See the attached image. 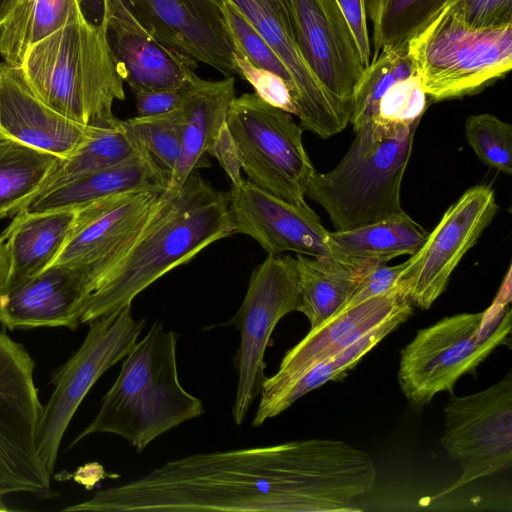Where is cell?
I'll return each mask as SVG.
<instances>
[{"label": "cell", "instance_id": "21", "mask_svg": "<svg viewBox=\"0 0 512 512\" xmlns=\"http://www.w3.org/2000/svg\"><path fill=\"white\" fill-rule=\"evenodd\" d=\"M102 129L55 111L34 93L21 66L0 63V138L65 159Z\"/></svg>", "mask_w": 512, "mask_h": 512}, {"label": "cell", "instance_id": "12", "mask_svg": "<svg viewBox=\"0 0 512 512\" xmlns=\"http://www.w3.org/2000/svg\"><path fill=\"white\" fill-rule=\"evenodd\" d=\"M299 280L296 258L268 256L252 272L244 300L226 325L240 332V346L234 358L238 375L232 416L241 425L266 379L264 354L278 322L297 311Z\"/></svg>", "mask_w": 512, "mask_h": 512}, {"label": "cell", "instance_id": "9", "mask_svg": "<svg viewBox=\"0 0 512 512\" xmlns=\"http://www.w3.org/2000/svg\"><path fill=\"white\" fill-rule=\"evenodd\" d=\"M35 361L0 331V511L13 493L49 496L50 474L37 447L43 405L34 381Z\"/></svg>", "mask_w": 512, "mask_h": 512}, {"label": "cell", "instance_id": "35", "mask_svg": "<svg viewBox=\"0 0 512 512\" xmlns=\"http://www.w3.org/2000/svg\"><path fill=\"white\" fill-rule=\"evenodd\" d=\"M465 137L477 158L503 174L512 173V126L489 113L467 117Z\"/></svg>", "mask_w": 512, "mask_h": 512}, {"label": "cell", "instance_id": "30", "mask_svg": "<svg viewBox=\"0 0 512 512\" xmlns=\"http://www.w3.org/2000/svg\"><path fill=\"white\" fill-rule=\"evenodd\" d=\"M413 308H407L363 335L356 342L338 354L325 359L306 371L296 381L283 389L269 402L258 405L252 420L253 427H259L265 421L278 416L295 401L308 392L322 386L328 381L343 377L364 355L373 349L390 332L408 320Z\"/></svg>", "mask_w": 512, "mask_h": 512}, {"label": "cell", "instance_id": "39", "mask_svg": "<svg viewBox=\"0 0 512 512\" xmlns=\"http://www.w3.org/2000/svg\"><path fill=\"white\" fill-rule=\"evenodd\" d=\"M403 267L404 262L395 266H388L387 263H379L371 266L343 309H347L395 289Z\"/></svg>", "mask_w": 512, "mask_h": 512}, {"label": "cell", "instance_id": "24", "mask_svg": "<svg viewBox=\"0 0 512 512\" xmlns=\"http://www.w3.org/2000/svg\"><path fill=\"white\" fill-rule=\"evenodd\" d=\"M79 206L18 212L0 234L9 259L5 289L48 268L67 242ZM4 289V290H5Z\"/></svg>", "mask_w": 512, "mask_h": 512}, {"label": "cell", "instance_id": "44", "mask_svg": "<svg viewBox=\"0 0 512 512\" xmlns=\"http://www.w3.org/2000/svg\"><path fill=\"white\" fill-rule=\"evenodd\" d=\"M20 0H0V26L8 19Z\"/></svg>", "mask_w": 512, "mask_h": 512}, {"label": "cell", "instance_id": "42", "mask_svg": "<svg viewBox=\"0 0 512 512\" xmlns=\"http://www.w3.org/2000/svg\"><path fill=\"white\" fill-rule=\"evenodd\" d=\"M185 91L186 90L166 89L136 93L137 116H155L174 110L182 103Z\"/></svg>", "mask_w": 512, "mask_h": 512}, {"label": "cell", "instance_id": "45", "mask_svg": "<svg viewBox=\"0 0 512 512\" xmlns=\"http://www.w3.org/2000/svg\"><path fill=\"white\" fill-rule=\"evenodd\" d=\"M79 1L82 3V1H83V0H79ZM105 1H106V0H101L102 8H103V4H104V2H105Z\"/></svg>", "mask_w": 512, "mask_h": 512}, {"label": "cell", "instance_id": "7", "mask_svg": "<svg viewBox=\"0 0 512 512\" xmlns=\"http://www.w3.org/2000/svg\"><path fill=\"white\" fill-rule=\"evenodd\" d=\"M430 101L476 94L510 72L512 25L474 29L446 8L410 43Z\"/></svg>", "mask_w": 512, "mask_h": 512}, {"label": "cell", "instance_id": "5", "mask_svg": "<svg viewBox=\"0 0 512 512\" xmlns=\"http://www.w3.org/2000/svg\"><path fill=\"white\" fill-rule=\"evenodd\" d=\"M419 122L368 121L355 131L334 169L310 178L305 196L328 214L335 230H351L404 213L400 200Z\"/></svg>", "mask_w": 512, "mask_h": 512}, {"label": "cell", "instance_id": "1", "mask_svg": "<svg viewBox=\"0 0 512 512\" xmlns=\"http://www.w3.org/2000/svg\"><path fill=\"white\" fill-rule=\"evenodd\" d=\"M376 477L366 452L309 439L175 459L64 510L355 512Z\"/></svg>", "mask_w": 512, "mask_h": 512}, {"label": "cell", "instance_id": "25", "mask_svg": "<svg viewBox=\"0 0 512 512\" xmlns=\"http://www.w3.org/2000/svg\"><path fill=\"white\" fill-rule=\"evenodd\" d=\"M234 98L235 77L217 81L199 78L186 89L181 103L185 114L181 154L163 193L178 191L191 173L209 166L205 154L226 123L227 111Z\"/></svg>", "mask_w": 512, "mask_h": 512}, {"label": "cell", "instance_id": "23", "mask_svg": "<svg viewBox=\"0 0 512 512\" xmlns=\"http://www.w3.org/2000/svg\"><path fill=\"white\" fill-rule=\"evenodd\" d=\"M83 293L67 269L49 266L0 294V323L16 329L65 327L76 330Z\"/></svg>", "mask_w": 512, "mask_h": 512}, {"label": "cell", "instance_id": "34", "mask_svg": "<svg viewBox=\"0 0 512 512\" xmlns=\"http://www.w3.org/2000/svg\"><path fill=\"white\" fill-rule=\"evenodd\" d=\"M122 123L155 162L171 174L182 149L185 126L182 105L164 114L136 116Z\"/></svg>", "mask_w": 512, "mask_h": 512}, {"label": "cell", "instance_id": "46", "mask_svg": "<svg viewBox=\"0 0 512 512\" xmlns=\"http://www.w3.org/2000/svg\"><path fill=\"white\" fill-rule=\"evenodd\" d=\"M22 1H25V0H20V2H22Z\"/></svg>", "mask_w": 512, "mask_h": 512}, {"label": "cell", "instance_id": "2", "mask_svg": "<svg viewBox=\"0 0 512 512\" xmlns=\"http://www.w3.org/2000/svg\"><path fill=\"white\" fill-rule=\"evenodd\" d=\"M231 234L227 194L194 171L178 191L161 194L142 234L83 301L81 324L132 304L167 272Z\"/></svg>", "mask_w": 512, "mask_h": 512}, {"label": "cell", "instance_id": "18", "mask_svg": "<svg viewBox=\"0 0 512 512\" xmlns=\"http://www.w3.org/2000/svg\"><path fill=\"white\" fill-rule=\"evenodd\" d=\"M298 45L308 67L336 99L352 105L366 67L334 0H289Z\"/></svg>", "mask_w": 512, "mask_h": 512}, {"label": "cell", "instance_id": "14", "mask_svg": "<svg viewBox=\"0 0 512 512\" xmlns=\"http://www.w3.org/2000/svg\"><path fill=\"white\" fill-rule=\"evenodd\" d=\"M498 212L494 190L480 184L467 189L404 262L397 286L420 309H428L445 291L452 272L477 243Z\"/></svg>", "mask_w": 512, "mask_h": 512}, {"label": "cell", "instance_id": "11", "mask_svg": "<svg viewBox=\"0 0 512 512\" xmlns=\"http://www.w3.org/2000/svg\"><path fill=\"white\" fill-rule=\"evenodd\" d=\"M162 193L129 190L79 206L72 232L50 266L68 270L83 301L142 234Z\"/></svg>", "mask_w": 512, "mask_h": 512}, {"label": "cell", "instance_id": "27", "mask_svg": "<svg viewBox=\"0 0 512 512\" xmlns=\"http://www.w3.org/2000/svg\"><path fill=\"white\" fill-rule=\"evenodd\" d=\"M428 232L406 212L351 230L329 231L331 256L345 263L368 267L414 254Z\"/></svg>", "mask_w": 512, "mask_h": 512}, {"label": "cell", "instance_id": "8", "mask_svg": "<svg viewBox=\"0 0 512 512\" xmlns=\"http://www.w3.org/2000/svg\"><path fill=\"white\" fill-rule=\"evenodd\" d=\"M226 124L249 182L289 203L307 204L305 190L316 170L290 113L244 93L230 103Z\"/></svg>", "mask_w": 512, "mask_h": 512}, {"label": "cell", "instance_id": "19", "mask_svg": "<svg viewBox=\"0 0 512 512\" xmlns=\"http://www.w3.org/2000/svg\"><path fill=\"white\" fill-rule=\"evenodd\" d=\"M107 40L120 75L134 94L149 90H186L200 77L197 62L152 36L121 3L107 0Z\"/></svg>", "mask_w": 512, "mask_h": 512}, {"label": "cell", "instance_id": "36", "mask_svg": "<svg viewBox=\"0 0 512 512\" xmlns=\"http://www.w3.org/2000/svg\"><path fill=\"white\" fill-rule=\"evenodd\" d=\"M220 2L235 45V56L242 55L251 65L278 75L288 85L294 100L292 79L276 54L230 0Z\"/></svg>", "mask_w": 512, "mask_h": 512}, {"label": "cell", "instance_id": "6", "mask_svg": "<svg viewBox=\"0 0 512 512\" xmlns=\"http://www.w3.org/2000/svg\"><path fill=\"white\" fill-rule=\"evenodd\" d=\"M510 292V289L506 293ZM500 291L485 311L445 317L420 329L400 353L398 381L406 399L422 408L476 367L511 331V310Z\"/></svg>", "mask_w": 512, "mask_h": 512}, {"label": "cell", "instance_id": "29", "mask_svg": "<svg viewBox=\"0 0 512 512\" xmlns=\"http://www.w3.org/2000/svg\"><path fill=\"white\" fill-rule=\"evenodd\" d=\"M63 158L0 138V221L27 209L44 192Z\"/></svg>", "mask_w": 512, "mask_h": 512}, {"label": "cell", "instance_id": "10", "mask_svg": "<svg viewBox=\"0 0 512 512\" xmlns=\"http://www.w3.org/2000/svg\"><path fill=\"white\" fill-rule=\"evenodd\" d=\"M88 325V333L80 347L53 373L54 390L43 406L37 447L50 475L61 440L79 405L96 381L129 353L146 321L134 319L132 304H128Z\"/></svg>", "mask_w": 512, "mask_h": 512}, {"label": "cell", "instance_id": "40", "mask_svg": "<svg viewBox=\"0 0 512 512\" xmlns=\"http://www.w3.org/2000/svg\"><path fill=\"white\" fill-rule=\"evenodd\" d=\"M355 38L363 65L371 61V44L367 26L366 0H334Z\"/></svg>", "mask_w": 512, "mask_h": 512}, {"label": "cell", "instance_id": "26", "mask_svg": "<svg viewBox=\"0 0 512 512\" xmlns=\"http://www.w3.org/2000/svg\"><path fill=\"white\" fill-rule=\"evenodd\" d=\"M171 174L143 148L126 161L88 174L39 195L27 208L32 211L77 207L129 190L164 192Z\"/></svg>", "mask_w": 512, "mask_h": 512}, {"label": "cell", "instance_id": "20", "mask_svg": "<svg viewBox=\"0 0 512 512\" xmlns=\"http://www.w3.org/2000/svg\"><path fill=\"white\" fill-rule=\"evenodd\" d=\"M412 303L397 286L395 289L347 309L327 319L283 357L278 371L266 377L258 405L273 399L319 362L328 359L360 339Z\"/></svg>", "mask_w": 512, "mask_h": 512}, {"label": "cell", "instance_id": "37", "mask_svg": "<svg viewBox=\"0 0 512 512\" xmlns=\"http://www.w3.org/2000/svg\"><path fill=\"white\" fill-rule=\"evenodd\" d=\"M449 7L456 18L470 28L512 25V0H455Z\"/></svg>", "mask_w": 512, "mask_h": 512}, {"label": "cell", "instance_id": "43", "mask_svg": "<svg viewBox=\"0 0 512 512\" xmlns=\"http://www.w3.org/2000/svg\"><path fill=\"white\" fill-rule=\"evenodd\" d=\"M9 274V259L6 248L0 240V294L4 291Z\"/></svg>", "mask_w": 512, "mask_h": 512}, {"label": "cell", "instance_id": "41", "mask_svg": "<svg viewBox=\"0 0 512 512\" xmlns=\"http://www.w3.org/2000/svg\"><path fill=\"white\" fill-rule=\"evenodd\" d=\"M208 154L218 161L232 186L237 187L244 182L239 154L226 123L220 128Z\"/></svg>", "mask_w": 512, "mask_h": 512}, {"label": "cell", "instance_id": "3", "mask_svg": "<svg viewBox=\"0 0 512 512\" xmlns=\"http://www.w3.org/2000/svg\"><path fill=\"white\" fill-rule=\"evenodd\" d=\"M178 334L155 321L122 359L120 373L104 395L92 422L72 446L93 433L116 434L138 453L161 434L204 412L201 399L187 392L178 375Z\"/></svg>", "mask_w": 512, "mask_h": 512}, {"label": "cell", "instance_id": "33", "mask_svg": "<svg viewBox=\"0 0 512 512\" xmlns=\"http://www.w3.org/2000/svg\"><path fill=\"white\" fill-rule=\"evenodd\" d=\"M140 149V144L120 120L117 126L103 128L69 157L63 159L49 179L44 192L122 163L135 155Z\"/></svg>", "mask_w": 512, "mask_h": 512}, {"label": "cell", "instance_id": "4", "mask_svg": "<svg viewBox=\"0 0 512 512\" xmlns=\"http://www.w3.org/2000/svg\"><path fill=\"white\" fill-rule=\"evenodd\" d=\"M34 93L49 107L83 125L112 128L115 100H124V81L107 40V19L83 14L43 39L21 64Z\"/></svg>", "mask_w": 512, "mask_h": 512}, {"label": "cell", "instance_id": "31", "mask_svg": "<svg viewBox=\"0 0 512 512\" xmlns=\"http://www.w3.org/2000/svg\"><path fill=\"white\" fill-rule=\"evenodd\" d=\"M83 14L79 0L22 1L0 26V55L21 66L30 48Z\"/></svg>", "mask_w": 512, "mask_h": 512}, {"label": "cell", "instance_id": "28", "mask_svg": "<svg viewBox=\"0 0 512 512\" xmlns=\"http://www.w3.org/2000/svg\"><path fill=\"white\" fill-rule=\"evenodd\" d=\"M296 260L299 280L297 311L308 318L310 330L343 309L371 267L354 266L332 256L297 254Z\"/></svg>", "mask_w": 512, "mask_h": 512}, {"label": "cell", "instance_id": "15", "mask_svg": "<svg viewBox=\"0 0 512 512\" xmlns=\"http://www.w3.org/2000/svg\"><path fill=\"white\" fill-rule=\"evenodd\" d=\"M268 44L294 85L297 117L303 130L327 139L346 128L352 105L332 96L305 62L289 0H230Z\"/></svg>", "mask_w": 512, "mask_h": 512}, {"label": "cell", "instance_id": "16", "mask_svg": "<svg viewBox=\"0 0 512 512\" xmlns=\"http://www.w3.org/2000/svg\"><path fill=\"white\" fill-rule=\"evenodd\" d=\"M120 1L156 39L225 77L242 79L220 0Z\"/></svg>", "mask_w": 512, "mask_h": 512}, {"label": "cell", "instance_id": "13", "mask_svg": "<svg viewBox=\"0 0 512 512\" xmlns=\"http://www.w3.org/2000/svg\"><path fill=\"white\" fill-rule=\"evenodd\" d=\"M441 444L460 463V476L439 496L512 465V375L491 387L457 396L452 391L444 409Z\"/></svg>", "mask_w": 512, "mask_h": 512}, {"label": "cell", "instance_id": "17", "mask_svg": "<svg viewBox=\"0 0 512 512\" xmlns=\"http://www.w3.org/2000/svg\"><path fill=\"white\" fill-rule=\"evenodd\" d=\"M227 198L233 233L252 237L268 256L286 251L312 257L331 256L329 231L307 204L284 201L248 180L231 186Z\"/></svg>", "mask_w": 512, "mask_h": 512}, {"label": "cell", "instance_id": "32", "mask_svg": "<svg viewBox=\"0 0 512 512\" xmlns=\"http://www.w3.org/2000/svg\"><path fill=\"white\" fill-rule=\"evenodd\" d=\"M454 1L366 0L373 27V58L385 50L407 47Z\"/></svg>", "mask_w": 512, "mask_h": 512}, {"label": "cell", "instance_id": "38", "mask_svg": "<svg viewBox=\"0 0 512 512\" xmlns=\"http://www.w3.org/2000/svg\"><path fill=\"white\" fill-rule=\"evenodd\" d=\"M242 79L248 81L265 102L297 116V107L288 85L278 75L251 65L242 55L235 56Z\"/></svg>", "mask_w": 512, "mask_h": 512}, {"label": "cell", "instance_id": "22", "mask_svg": "<svg viewBox=\"0 0 512 512\" xmlns=\"http://www.w3.org/2000/svg\"><path fill=\"white\" fill-rule=\"evenodd\" d=\"M429 98L407 47L385 50L371 59L352 103L354 132L368 121L420 122Z\"/></svg>", "mask_w": 512, "mask_h": 512}]
</instances>
